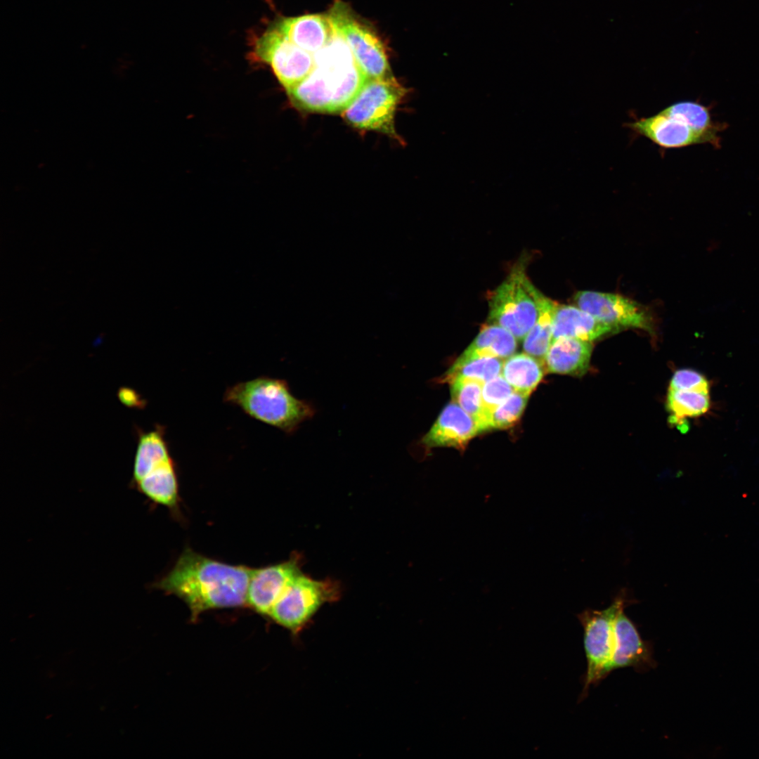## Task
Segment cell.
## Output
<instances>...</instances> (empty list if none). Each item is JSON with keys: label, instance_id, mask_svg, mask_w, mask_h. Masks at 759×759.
Segmentation results:
<instances>
[{"label": "cell", "instance_id": "13", "mask_svg": "<svg viewBox=\"0 0 759 759\" xmlns=\"http://www.w3.org/2000/svg\"><path fill=\"white\" fill-rule=\"evenodd\" d=\"M624 126L635 135L647 138L663 150L705 143L685 122L663 110L649 117L636 118Z\"/></svg>", "mask_w": 759, "mask_h": 759}, {"label": "cell", "instance_id": "24", "mask_svg": "<svg viewBox=\"0 0 759 759\" xmlns=\"http://www.w3.org/2000/svg\"><path fill=\"white\" fill-rule=\"evenodd\" d=\"M449 384L452 401L474 420L480 433L490 430V417L485 412L482 402L484 383L473 379L456 378Z\"/></svg>", "mask_w": 759, "mask_h": 759}, {"label": "cell", "instance_id": "2", "mask_svg": "<svg viewBox=\"0 0 759 759\" xmlns=\"http://www.w3.org/2000/svg\"><path fill=\"white\" fill-rule=\"evenodd\" d=\"M315 67L287 91L294 106L304 110L342 112L361 90L365 77L345 40L336 33L313 54Z\"/></svg>", "mask_w": 759, "mask_h": 759}, {"label": "cell", "instance_id": "29", "mask_svg": "<svg viewBox=\"0 0 759 759\" xmlns=\"http://www.w3.org/2000/svg\"><path fill=\"white\" fill-rule=\"evenodd\" d=\"M669 390L696 391L709 393L707 379L701 373L690 369L677 370L670 379Z\"/></svg>", "mask_w": 759, "mask_h": 759}, {"label": "cell", "instance_id": "20", "mask_svg": "<svg viewBox=\"0 0 759 759\" xmlns=\"http://www.w3.org/2000/svg\"><path fill=\"white\" fill-rule=\"evenodd\" d=\"M516 349L517 339L511 332L497 324L486 323L460 356H493L502 359L513 355Z\"/></svg>", "mask_w": 759, "mask_h": 759}, {"label": "cell", "instance_id": "18", "mask_svg": "<svg viewBox=\"0 0 759 759\" xmlns=\"http://www.w3.org/2000/svg\"><path fill=\"white\" fill-rule=\"evenodd\" d=\"M131 486L155 504L170 509L177 507L179 483L173 459L153 469Z\"/></svg>", "mask_w": 759, "mask_h": 759}, {"label": "cell", "instance_id": "8", "mask_svg": "<svg viewBox=\"0 0 759 759\" xmlns=\"http://www.w3.org/2000/svg\"><path fill=\"white\" fill-rule=\"evenodd\" d=\"M254 58L271 67L287 92L313 70V55L290 41L275 25L268 28L253 43Z\"/></svg>", "mask_w": 759, "mask_h": 759}, {"label": "cell", "instance_id": "27", "mask_svg": "<svg viewBox=\"0 0 759 759\" xmlns=\"http://www.w3.org/2000/svg\"><path fill=\"white\" fill-rule=\"evenodd\" d=\"M529 395L514 392L491 414L490 428L506 429L513 426L521 417Z\"/></svg>", "mask_w": 759, "mask_h": 759}, {"label": "cell", "instance_id": "4", "mask_svg": "<svg viewBox=\"0 0 759 759\" xmlns=\"http://www.w3.org/2000/svg\"><path fill=\"white\" fill-rule=\"evenodd\" d=\"M524 264H516L488 297L487 323L502 326L517 340L523 339L535 324L540 294L526 275Z\"/></svg>", "mask_w": 759, "mask_h": 759}, {"label": "cell", "instance_id": "12", "mask_svg": "<svg viewBox=\"0 0 759 759\" xmlns=\"http://www.w3.org/2000/svg\"><path fill=\"white\" fill-rule=\"evenodd\" d=\"M656 666L652 643L642 639L635 623L625 615L624 609L621 610L614 623V646L607 675L625 667L644 673Z\"/></svg>", "mask_w": 759, "mask_h": 759}, {"label": "cell", "instance_id": "21", "mask_svg": "<svg viewBox=\"0 0 759 759\" xmlns=\"http://www.w3.org/2000/svg\"><path fill=\"white\" fill-rule=\"evenodd\" d=\"M545 368L527 353L513 354L502 364V374L514 391L530 395L540 383Z\"/></svg>", "mask_w": 759, "mask_h": 759}, {"label": "cell", "instance_id": "1", "mask_svg": "<svg viewBox=\"0 0 759 759\" xmlns=\"http://www.w3.org/2000/svg\"><path fill=\"white\" fill-rule=\"evenodd\" d=\"M251 571L186 549L172 569L153 586L181 599L195 618L207 610L246 604Z\"/></svg>", "mask_w": 759, "mask_h": 759}, {"label": "cell", "instance_id": "11", "mask_svg": "<svg viewBox=\"0 0 759 759\" xmlns=\"http://www.w3.org/2000/svg\"><path fill=\"white\" fill-rule=\"evenodd\" d=\"M297 556L268 566L252 569L246 604L257 613L269 612L290 581L301 572Z\"/></svg>", "mask_w": 759, "mask_h": 759}, {"label": "cell", "instance_id": "19", "mask_svg": "<svg viewBox=\"0 0 759 759\" xmlns=\"http://www.w3.org/2000/svg\"><path fill=\"white\" fill-rule=\"evenodd\" d=\"M171 459L164 427L157 425L151 431L140 432L131 483L137 481L153 468Z\"/></svg>", "mask_w": 759, "mask_h": 759}, {"label": "cell", "instance_id": "6", "mask_svg": "<svg viewBox=\"0 0 759 759\" xmlns=\"http://www.w3.org/2000/svg\"><path fill=\"white\" fill-rule=\"evenodd\" d=\"M406 90L396 79H367L342 112L344 120L360 129L375 131L401 141L396 131L395 115Z\"/></svg>", "mask_w": 759, "mask_h": 759}, {"label": "cell", "instance_id": "26", "mask_svg": "<svg viewBox=\"0 0 759 759\" xmlns=\"http://www.w3.org/2000/svg\"><path fill=\"white\" fill-rule=\"evenodd\" d=\"M501 360L493 356H460L445 374L443 380L450 383L456 378H468L485 383L502 372L503 363Z\"/></svg>", "mask_w": 759, "mask_h": 759}, {"label": "cell", "instance_id": "9", "mask_svg": "<svg viewBox=\"0 0 759 759\" xmlns=\"http://www.w3.org/2000/svg\"><path fill=\"white\" fill-rule=\"evenodd\" d=\"M337 592V584L331 580H314L300 572L275 602L268 616L288 629L297 630Z\"/></svg>", "mask_w": 759, "mask_h": 759}, {"label": "cell", "instance_id": "3", "mask_svg": "<svg viewBox=\"0 0 759 759\" xmlns=\"http://www.w3.org/2000/svg\"><path fill=\"white\" fill-rule=\"evenodd\" d=\"M223 400L250 417L287 434L295 432L315 413L309 403L290 392L286 381L267 376L233 384L226 390Z\"/></svg>", "mask_w": 759, "mask_h": 759}, {"label": "cell", "instance_id": "5", "mask_svg": "<svg viewBox=\"0 0 759 759\" xmlns=\"http://www.w3.org/2000/svg\"><path fill=\"white\" fill-rule=\"evenodd\" d=\"M626 590H621L611 604L602 610L586 609L577 615L583 628V644L587 670L580 700L586 697L591 685H597L608 675L607 668L614 646V623L619 612L635 604Z\"/></svg>", "mask_w": 759, "mask_h": 759}, {"label": "cell", "instance_id": "25", "mask_svg": "<svg viewBox=\"0 0 759 759\" xmlns=\"http://www.w3.org/2000/svg\"><path fill=\"white\" fill-rule=\"evenodd\" d=\"M710 406L709 393L669 390L667 397V408L670 413V422L678 427L686 429V419L700 416Z\"/></svg>", "mask_w": 759, "mask_h": 759}, {"label": "cell", "instance_id": "10", "mask_svg": "<svg viewBox=\"0 0 759 759\" xmlns=\"http://www.w3.org/2000/svg\"><path fill=\"white\" fill-rule=\"evenodd\" d=\"M574 299L577 306L611 326L633 327L652 331V319L640 304L621 295L595 291H580Z\"/></svg>", "mask_w": 759, "mask_h": 759}, {"label": "cell", "instance_id": "15", "mask_svg": "<svg viewBox=\"0 0 759 759\" xmlns=\"http://www.w3.org/2000/svg\"><path fill=\"white\" fill-rule=\"evenodd\" d=\"M274 25L290 41L313 55L336 34L327 13L281 18Z\"/></svg>", "mask_w": 759, "mask_h": 759}, {"label": "cell", "instance_id": "28", "mask_svg": "<svg viewBox=\"0 0 759 759\" xmlns=\"http://www.w3.org/2000/svg\"><path fill=\"white\" fill-rule=\"evenodd\" d=\"M513 392V388L502 375H498L484 384L482 402L484 410L490 417V422L492 413Z\"/></svg>", "mask_w": 759, "mask_h": 759}, {"label": "cell", "instance_id": "16", "mask_svg": "<svg viewBox=\"0 0 759 759\" xmlns=\"http://www.w3.org/2000/svg\"><path fill=\"white\" fill-rule=\"evenodd\" d=\"M613 328L579 307L557 304L552 319V339L571 337L590 342Z\"/></svg>", "mask_w": 759, "mask_h": 759}, {"label": "cell", "instance_id": "17", "mask_svg": "<svg viewBox=\"0 0 759 759\" xmlns=\"http://www.w3.org/2000/svg\"><path fill=\"white\" fill-rule=\"evenodd\" d=\"M592 350L590 342L571 337L552 340L545 358L549 372L583 375L588 370Z\"/></svg>", "mask_w": 759, "mask_h": 759}, {"label": "cell", "instance_id": "7", "mask_svg": "<svg viewBox=\"0 0 759 759\" xmlns=\"http://www.w3.org/2000/svg\"><path fill=\"white\" fill-rule=\"evenodd\" d=\"M327 14L335 32L345 40L367 79L394 77L382 40L369 25L354 15L349 6L336 1Z\"/></svg>", "mask_w": 759, "mask_h": 759}, {"label": "cell", "instance_id": "30", "mask_svg": "<svg viewBox=\"0 0 759 759\" xmlns=\"http://www.w3.org/2000/svg\"><path fill=\"white\" fill-rule=\"evenodd\" d=\"M118 397L124 405L131 408H141L145 406V401L131 388H121L118 391Z\"/></svg>", "mask_w": 759, "mask_h": 759}, {"label": "cell", "instance_id": "23", "mask_svg": "<svg viewBox=\"0 0 759 759\" xmlns=\"http://www.w3.org/2000/svg\"><path fill=\"white\" fill-rule=\"evenodd\" d=\"M662 110L685 122L705 143L719 146L720 139L717 132L720 130V125L712 121L708 107L696 101L680 100Z\"/></svg>", "mask_w": 759, "mask_h": 759}, {"label": "cell", "instance_id": "14", "mask_svg": "<svg viewBox=\"0 0 759 759\" xmlns=\"http://www.w3.org/2000/svg\"><path fill=\"white\" fill-rule=\"evenodd\" d=\"M479 433L474 420L452 401L443 408L431 429L422 437V443L427 448L453 447L464 449Z\"/></svg>", "mask_w": 759, "mask_h": 759}, {"label": "cell", "instance_id": "22", "mask_svg": "<svg viewBox=\"0 0 759 759\" xmlns=\"http://www.w3.org/2000/svg\"><path fill=\"white\" fill-rule=\"evenodd\" d=\"M556 305V302L540 292L536 321L524 338V351L543 365L552 339V319Z\"/></svg>", "mask_w": 759, "mask_h": 759}]
</instances>
